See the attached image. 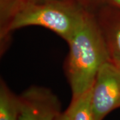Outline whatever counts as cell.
Instances as JSON below:
<instances>
[{"mask_svg":"<svg viewBox=\"0 0 120 120\" xmlns=\"http://www.w3.org/2000/svg\"><path fill=\"white\" fill-rule=\"evenodd\" d=\"M89 14L83 9L62 2H19L8 10L1 11V39H5L15 30L35 26L52 30L68 42Z\"/></svg>","mask_w":120,"mask_h":120,"instance_id":"obj_1","label":"cell"},{"mask_svg":"<svg viewBox=\"0 0 120 120\" xmlns=\"http://www.w3.org/2000/svg\"><path fill=\"white\" fill-rule=\"evenodd\" d=\"M107 49L109 60L120 66V14L94 17Z\"/></svg>","mask_w":120,"mask_h":120,"instance_id":"obj_5","label":"cell"},{"mask_svg":"<svg viewBox=\"0 0 120 120\" xmlns=\"http://www.w3.org/2000/svg\"><path fill=\"white\" fill-rule=\"evenodd\" d=\"M56 120H69L68 117V115H67L65 111L64 112H61L58 116V117L56 118Z\"/></svg>","mask_w":120,"mask_h":120,"instance_id":"obj_8","label":"cell"},{"mask_svg":"<svg viewBox=\"0 0 120 120\" xmlns=\"http://www.w3.org/2000/svg\"><path fill=\"white\" fill-rule=\"evenodd\" d=\"M0 120H19V97L2 79L0 83Z\"/></svg>","mask_w":120,"mask_h":120,"instance_id":"obj_6","label":"cell"},{"mask_svg":"<svg viewBox=\"0 0 120 120\" xmlns=\"http://www.w3.org/2000/svg\"><path fill=\"white\" fill-rule=\"evenodd\" d=\"M68 43L69 52L65 71L73 99L91 88L100 68L110 60L94 16L91 14Z\"/></svg>","mask_w":120,"mask_h":120,"instance_id":"obj_2","label":"cell"},{"mask_svg":"<svg viewBox=\"0 0 120 120\" xmlns=\"http://www.w3.org/2000/svg\"><path fill=\"white\" fill-rule=\"evenodd\" d=\"M19 97V120H56L61 103L52 90L31 86Z\"/></svg>","mask_w":120,"mask_h":120,"instance_id":"obj_4","label":"cell"},{"mask_svg":"<svg viewBox=\"0 0 120 120\" xmlns=\"http://www.w3.org/2000/svg\"><path fill=\"white\" fill-rule=\"evenodd\" d=\"M91 89L77 98L71 99L70 105L65 110L69 120H95L91 105Z\"/></svg>","mask_w":120,"mask_h":120,"instance_id":"obj_7","label":"cell"},{"mask_svg":"<svg viewBox=\"0 0 120 120\" xmlns=\"http://www.w3.org/2000/svg\"><path fill=\"white\" fill-rule=\"evenodd\" d=\"M116 5H117L118 6L120 7V0H112Z\"/></svg>","mask_w":120,"mask_h":120,"instance_id":"obj_9","label":"cell"},{"mask_svg":"<svg viewBox=\"0 0 120 120\" xmlns=\"http://www.w3.org/2000/svg\"><path fill=\"white\" fill-rule=\"evenodd\" d=\"M91 105L95 120H103L120 107V66L111 61L100 68L91 87Z\"/></svg>","mask_w":120,"mask_h":120,"instance_id":"obj_3","label":"cell"}]
</instances>
